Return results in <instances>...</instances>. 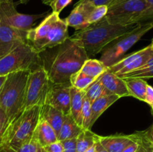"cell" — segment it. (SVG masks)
<instances>
[{
	"label": "cell",
	"instance_id": "obj_1",
	"mask_svg": "<svg viewBox=\"0 0 153 152\" xmlns=\"http://www.w3.org/2000/svg\"><path fill=\"white\" fill-rule=\"evenodd\" d=\"M54 48L53 53L41 58L42 65L52 83H69L70 77L81 69L89 58L82 44L70 37Z\"/></svg>",
	"mask_w": 153,
	"mask_h": 152
},
{
	"label": "cell",
	"instance_id": "obj_2",
	"mask_svg": "<svg viewBox=\"0 0 153 152\" xmlns=\"http://www.w3.org/2000/svg\"><path fill=\"white\" fill-rule=\"evenodd\" d=\"M140 23L129 25H114L108 22L105 17L99 22L90 25L88 28L76 31L71 38L82 44L88 58L94 57L120 36L132 31Z\"/></svg>",
	"mask_w": 153,
	"mask_h": 152
},
{
	"label": "cell",
	"instance_id": "obj_3",
	"mask_svg": "<svg viewBox=\"0 0 153 152\" xmlns=\"http://www.w3.org/2000/svg\"><path fill=\"white\" fill-rule=\"evenodd\" d=\"M69 37L68 26L64 19L53 12L26 33L27 42L39 54L61 44Z\"/></svg>",
	"mask_w": 153,
	"mask_h": 152
},
{
	"label": "cell",
	"instance_id": "obj_4",
	"mask_svg": "<svg viewBox=\"0 0 153 152\" xmlns=\"http://www.w3.org/2000/svg\"><path fill=\"white\" fill-rule=\"evenodd\" d=\"M29 72L22 70L10 73L0 88V107L8 118V125L22 113Z\"/></svg>",
	"mask_w": 153,
	"mask_h": 152
},
{
	"label": "cell",
	"instance_id": "obj_5",
	"mask_svg": "<svg viewBox=\"0 0 153 152\" xmlns=\"http://www.w3.org/2000/svg\"><path fill=\"white\" fill-rule=\"evenodd\" d=\"M42 106L23 110L6 128L3 141L15 151L31 140L40 122Z\"/></svg>",
	"mask_w": 153,
	"mask_h": 152
},
{
	"label": "cell",
	"instance_id": "obj_6",
	"mask_svg": "<svg viewBox=\"0 0 153 152\" xmlns=\"http://www.w3.org/2000/svg\"><path fill=\"white\" fill-rule=\"evenodd\" d=\"M41 64L40 54L34 51L28 42H22L0 58V76L14 72L31 70Z\"/></svg>",
	"mask_w": 153,
	"mask_h": 152
},
{
	"label": "cell",
	"instance_id": "obj_7",
	"mask_svg": "<svg viewBox=\"0 0 153 152\" xmlns=\"http://www.w3.org/2000/svg\"><path fill=\"white\" fill-rule=\"evenodd\" d=\"M152 28L153 22L140 24L132 31L118 37L102 49L100 61L108 68L111 66L120 61L128 50Z\"/></svg>",
	"mask_w": 153,
	"mask_h": 152
},
{
	"label": "cell",
	"instance_id": "obj_8",
	"mask_svg": "<svg viewBox=\"0 0 153 152\" xmlns=\"http://www.w3.org/2000/svg\"><path fill=\"white\" fill-rule=\"evenodd\" d=\"M50 82L47 72L42 64L30 70L22 112L35 105L43 106L45 104Z\"/></svg>",
	"mask_w": 153,
	"mask_h": 152
},
{
	"label": "cell",
	"instance_id": "obj_9",
	"mask_svg": "<svg viewBox=\"0 0 153 152\" xmlns=\"http://www.w3.org/2000/svg\"><path fill=\"white\" fill-rule=\"evenodd\" d=\"M146 7V0H114L108 6L105 17L111 24L129 25L135 23L136 19Z\"/></svg>",
	"mask_w": 153,
	"mask_h": 152
},
{
	"label": "cell",
	"instance_id": "obj_10",
	"mask_svg": "<svg viewBox=\"0 0 153 152\" xmlns=\"http://www.w3.org/2000/svg\"><path fill=\"white\" fill-rule=\"evenodd\" d=\"M49 13L40 14H24L16 10L13 1L0 4V24L22 31H28L33 28L39 19L46 17Z\"/></svg>",
	"mask_w": 153,
	"mask_h": 152
},
{
	"label": "cell",
	"instance_id": "obj_11",
	"mask_svg": "<svg viewBox=\"0 0 153 152\" xmlns=\"http://www.w3.org/2000/svg\"><path fill=\"white\" fill-rule=\"evenodd\" d=\"M152 54L153 52L149 45L141 50L123 57L120 61L108 67V69L120 77L123 75L131 72L143 66Z\"/></svg>",
	"mask_w": 153,
	"mask_h": 152
},
{
	"label": "cell",
	"instance_id": "obj_12",
	"mask_svg": "<svg viewBox=\"0 0 153 152\" xmlns=\"http://www.w3.org/2000/svg\"><path fill=\"white\" fill-rule=\"evenodd\" d=\"M71 83H54L50 82L45 104L58 109L64 114H69L70 109V88Z\"/></svg>",
	"mask_w": 153,
	"mask_h": 152
},
{
	"label": "cell",
	"instance_id": "obj_13",
	"mask_svg": "<svg viewBox=\"0 0 153 152\" xmlns=\"http://www.w3.org/2000/svg\"><path fill=\"white\" fill-rule=\"evenodd\" d=\"M26 33L0 24V58L11 52L21 43L27 41Z\"/></svg>",
	"mask_w": 153,
	"mask_h": 152
},
{
	"label": "cell",
	"instance_id": "obj_14",
	"mask_svg": "<svg viewBox=\"0 0 153 152\" xmlns=\"http://www.w3.org/2000/svg\"><path fill=\"white\" fill-rule=\"evenodd\" d=\"M94 7L89 2H78L64 22L68 27H73L79 31L85 29L90 25L88 17Z\"/></svg>",
	"mask_w": 153,
	"mask_h": 152
},
{
	"label": "cell",
	"instance_id": "obj_15",
	"mask_svg": "<svg viewBox=\"0 0 153 152\" xmlns=\"http://www.w3.org/2000/svg\"><path fill=\"white\" fill-rule=\"evenodd\" d=\"M109 95H115L120 98L130 96L125 80L108 69L98 77Z\"/></svg>",
	"mask_w": 153,
	"mask_h": 152
},
{
	"label": "cell",
	"instance_id": "obj_16",
	"mask_svg": "<svg viewBox=\"0 0 153 152\" xmlns=\"http://www.w3.org/2000/svg\"><path fill=\"white\" fill-rule=\"evenodd\" d=\"M100 144L108 152H122L123 150L132 141L131 135H118L102 137L99 136L98 138Z\"/></svg>",
	"mask_w": 153,
	"mask_h": 152
},
{
	"label": "cell",
	"instance_id": "obj_17",
	"mask_svg": "<svg viewBox=\"0 0 153 152\" xmlns=\"http://www.w3.org/2000/svg\"><path fill=\"white\" fill-rule=\"evenodd\" d=\"M33 137L43 147L58 141V136L55 130L47 122L40 119Z\"/></svg>",
	"mask_w": 153,
	"mask_h": 152
},
{
	"label": "cell",
	"instance_id": "obj_18",
	"mask_svg": "<svg viewBox=\"0 0 153 152\" xmlns=\"http://www.w3.org/2000/svg\"><path fill=\"white\" fill-rule=\"evenodd\" d=\"M120 98L115 95H106L97 98L91 103V119L90 127L92 128L97 119L102 114Z\"/></svg>",
	"mask_w": 153,
	"mask_h": 152
},
{
	"label": "cell",
	"instance_id": "obj_19",
	"mask_svg": "<svg viewBox=\"0 0 153 152\" xmlns=\"http://www.w3.org/2000/svg\"><path fill=\"white\" fill-rule=\"evenodd\" d=\"M64 116V114L63 112L52 107L50 104H44L42 106L41 112H40V119H43L47 122L55 130L57 136L62 125Z\"/></svg>",
	"mask_w": 153,
	"mask_h": 152
},
{
	"label": "cell",
	"instance_id": "obj_20",
	"mask_svg": "<svg viewBox=\"0 0 153 152\" xmlns=\"http://www.w3.org/2000/svg\"><path fill=\"white\" fill-rule=\"evenodd\" d=\"M82 131L83 128L76 123L70 113L65 114L64 116L62 125L58 134V140L63 141V140L76 139Z\"/></svg>",
	"mask_w": 153,
	"mask_h": 152
},
{
	"label": "cell",
	"instance_id": "obj_21",
	"mask_svg": "<svg viewBox=\"0 0 153 152\" xmlns=\"http://www.w3.org/2000/svg\"><path fill=\"white\" fill-rule=\"evenodd\" d=\"M85 91L79 90L71 86L70 88V114L78 125L82 127V108Z\"/></svg>",
	"mask_w": 153,
	"mask_h": 152
},
{
	"label": "cell",
	"instance_id": "obj_22",
	"mask_svg": "<svg viewBox=\"0 0 153 152\" xmlns=\"http://www.w3.org/2000/svg\"><path fill=\"white\" fill-rule=\"evenodd\" d=\"M123 79L125 80L130 96H133L140 101H144L145 94L148 86L147 82L144 79L137 77Z\"/></svg>",
	"mask_w": 153,
	"mask_h": 152
},
{
	"label": "cell",
	"instance_id": "obj_23",
	"mask_svg": "<svg viewBox=\"0 0 153 152\" xmlns=\"http://www.w3.org/2000/svg\"><path fill=\"white\" fill-rule=\"evenodd\" d=\"M99 135L91 130H84L76 138V152H85L95 145Z\"/></svg>",
	"mask_w": 153,
	"mask_h": 152
},
{
	"label": "cell",
	"instance_id": "obj_24",
	"mask_svg": "<svg viewBox=\"0 0 153 152\" xmlns=\"http://www.w3.org/2000/svg\"><path fill=\"white\" fill-rule=\"evenodd\" d=\"M107 69L108 67L105 66V64L100 60L88 58L84 63L80 70L87 75L91 76L94 78H98Z\"/></svg>",
	"mask_w": 153,
	"mask_h": 152
},
{
	"label": "cell",
	"instance_id": "obj_25",
	"mask_svg": "<svg viewBox=\"0 0 153 152\" xmlns=\"http://www.w3.org/2000/svg\"><path fill=\"white\" fill-rule=\"evenodd\" d=\"M120 77L122 78L137 77V78L142 79L152 78L153 77V54L143 66L131 72L123 75L122 76H120Z\"/></svg>",
	"mask_w": 153,
	"mask_h": 152
},
{
	"label": "cell",
	"instance_id": "obj_26",
	"mask_svg": "<svg viewBox=\"0 0 153 152\" xmlns=\"http://www.w3.org/2000/svg\"><path fill=\"white\" fill-rule=\"evenodd\" d=\"M97 78L88 76L82 72L81 70L78 71L77 72L74 73L70 77V82L72 86L79 89V90H85L94 80Z\"/></svg>",
	"mask_w": 153,
	"mask_h": 152
},
{
	"label": "cell",
	"instance_id": "obj_27",
	"mask_svg": "<svg viewBox=\"0 0 153 152\" xmlns=\"http://www.w3.org/2000/svg\"><path fill=\"white\" fill-rule=\"evenodd\" d=\"M85 91V95L91 103L103 95H109L99 78H97Z\"/></svg>",
	"mask_w": 153,
	"mask_h": 152
},
{
	"label": "cell",
	"instance_id": "obj_28",
	"mask_svg": "<svg viewBox=\"0 0 153 152\" xmlns=\"http://www.w3.org/2000/svg\"><path fill=\"white\" fill-rule=\"evenodd\" d=\"M81 118H82V128L84 130H91L90 127L91 119V102L85 95H84Z\"/></svg>",
	"mask_w": 153,
	"mask_h": 152
},
{
	"label": "cell",
	"instance_id": "obj_29",
	"mask_svg": "<svg viewBox=\"0 0 153 152\" xmlns=\"http://www.w3.org/2000/svg\"><path fill=\"white\" fill-rule=\"evenodd\" d=\"M108 12V6H95L88 17V22L89 25L99 22L106 16Z\"/></svg>",
	"mask_w": 153,
	"mask_h": 152
},
{
	"label": "cell",
	"instance_id": "obj_30",
	"mask_svg": "<svg viewBox=\"0 0 153 152\" xmlns=\"http://www.w3.org/2000/svg\"><path fill=\"white\" fill-rule=\"evenodd\" d=\"M146 7L136 19L135 23L153 22V0H146Z\"/></svg>",
	"mask_w": 153,
	"mask_h": 152
},
{
	"label": "cell",
	"instance_id": "obj_31",
	"mask_svg": "<svg viewBox=\"0 0 153 152\" xmlns=\"http://www.w3.org/2000/svg\"><path fill=\"white\" fill-rule=\"evenodd\" d=\"M135 134L139 143L138 148L136 152H152L153 145L146 137L144 131L135 132Z\"/></svg>",
	"mask_w": 153,
	"mask_h": 152
},
{
	"label": "cell",
	"instance_id": "obj_32",
	"mask_svg": "<svg viewBox=\"0 0 153 152\" xmlns=\"http://www.w3.org/2000/svg\"><path fill=\"white\" fill-rule=\"evenodd\" d=\"M16 152H46L44 147L41 145L33 137L30 142L21 146Z\"/></svg>",
	"mask_w": 153,
	"mask_h": 152
},
{
	"label": "cell",
	"instance_id": "obj_33",
	"mask_svg": "<svg viewBox=\"0 0 153 152\" xmlns=\"http://www.w3.org/2000/svg\"><path fill=\"white\" fill-rule=\"evenodd\" d=\"M73 0H54L49 6H51L52 9V12L60 14L61 10L67 7Z\"/></svg>",
	"mask_w": 153,
	"mask_h": 152
},
{
	"label": "cell",
	"instance_id": "obj_34",
	"mask_svg": "<svg viewBox=\"0 0 153 152\" xmlns=\"http://www.w3.org/2000/svg\"><path fill=\"white\" fill-rule=\"evenodd\" d=\"M61 142L64 148L63 152H76V138L63 140Z\"/></svg>",
	"mask_w": 153,
	"mask_h": 152
},
{
	"label": "cell",
	"instance_id": "obj_35",
	"mask_svg": "<svg viewBox=\"0 0 153 152\" xmlns=\"http://www.w3.org/2000/svg\"><path fill=\"white\" fill-rule=\"evenodd\" d=\"M131 137H132V141L123 150L122 152H136V151L137 150L139 143L135 133L131 134Z\"/></svg>",
	"mask_w": 153,
	"mask_h": 152
},
{
	"label": "cell",
	"instance_id": "obj_36",
	"mask_svg": "<svg viewBox=\"0 0 153 152\" xmlns=\"http://www.w3.org/2000/svg\"><path fill=\"white\" fill-rule=\"evenodd\" d=\"M46 152H63L64 148H63L62 143L61 141H56L55 142L49 144L44 147Z\"/></svg>",
	"mask_w": 153,
	"mask_h": 152
},
{
	"label": "cell",
	"instance_id": "obj_37",
	"mask_svg": "<svg viewBox=\"0 0 153 152\" xmlns=\"http://www.w3.org/2000/svg\"><path fill=\"white\" fill-rule=\"evenodd\" d=\"M144 101L147 103L149 105H150L151 107H153V87L149 84L146 88Z\"/></svg>",
	"mask_w": 153,
	"mask_h": 152
},
{
	"label": "cell",
	"instance_id": "obj_38",
	"mask_svg": "<svg viewBox=\"0 0 153 152\" xmlns=\"http://www.w3.org/2000/svg\"><path fill=\"white\" fill-rule=\"evenodd\" d=\"M114 0H80L79 2H89L94 6H108Z\"/></svg>",
	"mask_w": 153,
	"mask_h": 152
},
{
	"label": "cell",
	"instance_id": "obj_39",
	"mask_svg": "<svg viewBox=\"0 0 153 152\" xmlns=\"http://www.w3.org/2000/svg\"><path fill=\"white\" fill-rule=\"evenodd\" d=\"M0 126L7 128L8 126V118L5 112L0 107Z\"/></svg>",
	"mask_w": 153,
	"mask_h": 152
},
{
	"label": "cell",
	"instance_id": "obj_40",
	"mask_svg": "<svg viewBox=\"0 0 153 152\" xmlns=\"http://www.w3.org/2000/svg\"><path fill=\"white\" fill-rule=\"evenodd\" d=\"M144 134L146 138H147V139L150 142L151 144L153 145V124L149 129L144 131Z\"/></svg>",
	"mask_w": 153,
	"mask_h": 152
},
{
	"label": "cell",
	"instance_id": "obj_41",
	"mask_svg": "<svg viewBox=\"0 0 153 152\" xmlns=\"http://www.w3.org/2000/svg\"><path fill=\"white\" fill-rule=\"evenodd\" d=\"M94 152H108V151L102 147V145L100 144L99 139H97V141L95 143V151H94Z\"/></svg>",
	"mask_w": 153,
	"mask_h": 152
},
{
	"label": "cell",
	"instance_id": "obj_42",
	"mask_svg": "<svg viewBox=\"0 0 153 152\" xmlns=\"http://www.w3.org/2000/svg\"><path fill=\"white\" fill-rule=\"evenodd\" d=\"M0 152H16L14 150L11 148L9 147L8 145H4L2 148L0 149Z\"/></svg>",
	"mask_w": 153,
	"mask_h": 152
},
{
	"label": "cell",
	"instance_id": "obj_43",
	"mask_svg": "<svg viewBox=\"0 0 153 152\" xmlns=\"http://www.w3.org/2000/svg\"><path fill=\"white\" fill-rule=\"evenodd\" d=\"M6 128H7L0 126V141H3V137H4V132H5Z\"/></svg>",
	"mask_w": 153,
	"mask_h": 152
},
{
	"label": "cell",
	"instance_id": "obj_44",
	"mask_svg": "<svg viewBox=\"0 0 153 152\" xmlns=\"http://www.w3.org/2000/svg\"><path fill=\"white\" fill-rule=\"evenodd\" d=\"M6 78H7V75L0 76V88H1V86H2V84L4 83V80H6Z\"/></svg>",
	"mask_w": 153,
	"mask_h": 152
},
{
	"label": "cell",
	"instance_id": "obj_45",
	"mask_svg": "<svg viewBox=\"0 0 153 152\" xmlns=\"http://www.w3.org/2000/svg\"><path fill=\"white\" fill-rule=\"evenodd\" d=\"M54 0H42V2L45 4H47V5H50L51 3Z\"/></svg>",
	"mask_w": 153,
	"mask_h": 152
},
{
	"label": "cell",
	"instance_id": "obj_46",
	"mask_svg": "<svg viewBox=\"0 0 153 152\" xmlns=\"http://www.w3.org/2000/svg\"><path fill=\"white\" fill-rule=\"evenodd\" d=\"M94 151H95V145H94L93 147H91V148H89L88 150H87L86 151H85V152H94Z\"/></svg>",
	"mask_w": 153,
	"mask_h": 152
},
{
	"label": "cell",
	"instance_id": "obj_47",
	"mask_svg": "<svg viewBox=\"0 0 153 152\" xmlns=\"http://www.w3.org/2000/svg\"><path fill=\"white\" fill-rule=\"evenodd\" d=\"M10 1H13V0H0V4H2V3L10 2Z\"/></svg>",
	"mask_w": 153,
	"mask_h": 152
},
{
	"label": "cell",
	"instance_id": "obj_48",
	"mask_svg": "<svg viewBox=\"0 0 153 152\" xmlns=\"http://www.w3.org/2000/svg\"><path fill=\"white\" fill-rule=\"evenodd\" d=\"M28 1H29V0H20L18 3H20V4H27Z\"/></svg>",
	"mask_w": 153,
	"mask_h": 152
},
{
	"label": "cell",
	"instance_id": "obj_49",
	"mask_svg": "<svg viewBox=\"0 0 153 152\" xmlns=\"http://www.w3.org/2000/svg\"><path fill=\"white\" fill-rule=\"evenodd\" d=\"M4 145H6L5 143H4L3 141H0V149L2 148Z\"/></svg>",
	"mask_w": 153,
	"mask_h": 152
},
{
	"label": "cell",
	"instance_id": "obj_50",
	"mask_svg": "<svg viewBox=\"0 0 153 152\" xmlns=\"http://www.w3.org/2000/svg\"><path fill=\"white\" fill-rule=\"evenodd\" d=\"M150 46H151V49H152V52H153V39H152V43H151V44H150Z\"/></svg>",
	"mask_w": 153,
	"mask_h": 152
},
{
	"label": "cell",
	"instance_id": "obj_51",
	"mask_svg": "<svg viewBox=\"0 0 153 152\" xmlns=\"http://www.w3.org/2000/svg\"><path fill=\"white\" fill-rule=\"evenodd\" d=\"M152 114H153V107H152Z\"/></svg>",
	"mask_w": 153,
	"mask_h": 152
},
{
	"label": "cell",
	"instance_id": "obj_52",
	"mask_svg": "<svg viewBox=\"0 0 153 152\" xmlns=\"http://www.w3.org/2000/svg\"><path fill=\"white\" fill-rule=\"evenodd\" d=\"M152 152H153V148H152Z\"/></svg>",
	"mask_w": 153,
	"mask_h": 152
}]
</instances>
